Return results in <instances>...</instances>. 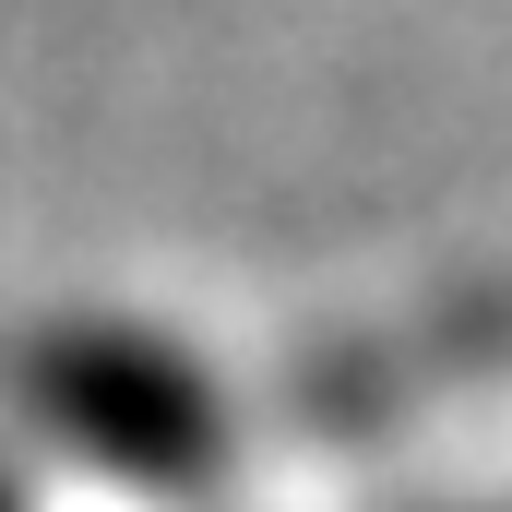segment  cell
<instances>
[{
  "label": "cell",
  "instance_id": "obj_1",
  "mask_svg": "<svg viewBox=\"0 0 512 512\" xmlns=\"http://www.w3.org/2000/svg\"><path fill=\"white\" fill-rule=\"evenodd\" d=\"M0 512H12V501H0Z\"/></svg>",
  "mask_w": 512,
  "mask_h": 512
}]
</instances>
